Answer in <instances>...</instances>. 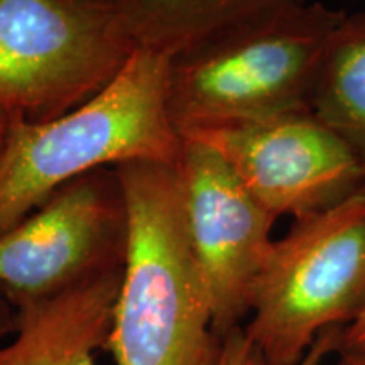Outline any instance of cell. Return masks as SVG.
Returning a JSON list of instances; mask_svg holds the SVG:
<instances>
[{
    "label": "cell",
    "instance_id": "obj_1",
    "mask_svg": "<svg viewBox=\"0 0 365 365\" xmlns=\"http://www.w3.org/2000/svg\"><path fill=\"white\" fill-rule=\"evenodd\" d=\"M129 242L107 346L117 365H218L223 339L191 244L178 163L115 166Z\"/></svg>",
    "mask_w": 365,
    "mask_h": 365
},
{
    "label": "cell",
    "instance_id": "obj_14",
    "mask_svg": "<svg viewBox=\"0 0 365 365\" xmlns=\"http://www.w3.org/2000/svg\"><path fill=\"white\" fill-rule=\"evenodd\" d=\"M340 349H365V308L341 331Z\"/></svg>",
    "mask_w": 365,
    "mask_h": 365
},
{
    "label": "cell",
    "instance_id": "obj_10",
    "mask_svg": "<svg viewBox=\"0 0 365 365\" xmlns=\"http://www.w3.org/2000/svg\"><path fill=\"white\" fill-rule=\"evenodd\" d=\"M312 0H115L137 48L176 56L213 36Z\"/></svg>",
    "mask_w": 365,
    "mask_h": 365
},
{
    "label": "cell",
    "instance_id": "obj_8",
    "mask_svg": "<svg viewBox=\"0 0 365 365\" xmlns=\"http://www.w3.org/2000/svg\"><path fill=\"white\" fill-rule=\"evenodd\" d=\"M178 173L190 239L212 296L213 328L223 339L250 314L277 218L202 143L182 139Z\"/></svg>",
    "mask_w": 365,
    "mask_h": 365
},
{
    "label": "cell",
    "instance_id": "obj_12",
    "mask_svg": "<svg viewBox=\"0 0 365 365\" xmlns=\"http://www.w3.org/2000/svg\"><path fill=\"white\" fill-rule=\"evenodd\" d=\"M341 331H344V328L341 327L330 328V330L323 331L317 339V341L309 346L307 355L301 359V362L298 365H322L331 354L339 352ZM249 365H269V364L264 360L262 355L254 349L252 359H250Z\"/></svg>",
    "mask_w": 365,
    "mask_h": 365
},
{
    "label": "cell",
    "instance_id": "obj_7",
    "mask_svg": "<svg viewBox=\"0 0 365 365\" xmlns=\"http://www.w3.org/2000/svg\"><path fill=\"white\" fill-rule=\"evenodd\" d=\"M182 139L215 150L276 218L319 212L365 185L352 150L312 108L202 127Z\"/></svg>",
    "mask_w": 365,
    "mask_h": 365
},
{
    "label": "cell",
    "instance_id": "obj_16",
    "mask_svg": "<svg viewBox=\"0 0 365 365\" xmlns=\"http://www.w3.org/2000/svg\"><path fill=\"white\" fill-rule=\"evenodd\" d=\"M333 365H365V349H340Z\"/></svg>",
    "mask_w": 365,
    "mask_h": 365
},
{
    "label": "cell",
    "instance_id": "obj_18",
    "mask_svg": "<svg viewBox=\"0 0 365 365\" xmlns=\"http://www.w3.org/2000/svg\"><path fill=\"white\" fill-rule=\"evenodd\" d=\"M100 2H107V4H113L115 0H100Z\"/></svg>",
    "mask_w": 365,
    "mask_h": 365
},
{
    "label": "cell",
    "instance_id": "obj_11",
    "mask_svg": "<svg viewBox=\"0 0 365 365\" xmlns=\"http://www.w3.org/2000/svg\"><path fill=\"white\" fill-rule=\"evenodd\" d=\"M312 112L344 140L365 171V9L345 16L331 34Z\"/></svg>",
    "mask_w": 365,
    "mask_h": 365
},
{
    "label": "cell",
    "instance_id": "obj_3",
    "mask_svg": "<svg viewBox=\"0 0 365 365\" xmlns=\"http://www.w3.org/2000/svg\"><path fill=\"white\" fill-rule=\"evenodd\" d=\"M345 16L312 0L170 58L168 110L180 135L223 122L312 108L323 56Z\"/></svg>",
    "mask_w": 365,
    "mask_h": 365
},
{
    "label": "cell",
    "instance_id": "obj_15",
    "mask_svg": "<svg viewBox=\"0 0 365 365\" xmlns=\"http://www.w3.org/2000/svg\"><path fill=\"white\" fill-rule=\"evenodd\" d=\"M16 308L12 307L6 293L0 289V336L16 331Z\"/></svg>",
    "mask_w": 365,
    "mask_h": 365
},
{
    "label": "cell",
    "instance_id": "obj_17",
    "mask_svg": "<svg viewBox=\"0 0 365 365\" xmlns=\"http://www.w3.org/2000/svg\"><path fill=\"white\" fill-rule=\"evenodd\" d=\"M9 124H11V115H9L7 112L0 110V156H2L4 144H6V137H7Z\"/></svg>",
    "mask_w": 365,
    "mask_h": 365
},
{
    "label": "cell",
    "instance_id": "obj_5",
    "mask_svg": "<svg viewBox=\"0 0 365 365\" xmlns=\"http://www.w3.org/2000/svg\"><path fill=\"white\" fill-rule=\"evenodd\" d=\"M137 51L113 4L0 0V110L53 120L108 86Z\"/></svg>",
    "mask_w": 365,
    "mask_h": 365
},
{
    "label": "cell",
    "instance_id": "obj_6",
    "mask_svg": "<svg viewBox=\"0 0 365 365\" xmlns=\"http://www.w3.org/2000/svg\"><path fill=\"white\" fill-rule=\"evenodd\" d=\"M129 212L117 168L68 182L0 237V289L12 307L124 269Z\"/></svg>",
    "mask_w": 365,
    "mask_h": 365
},
{
    "label": "cell",
    "instance_id": "obj_9",
    "mask_svg": "<svg viewBox=\"0 0 365 365\" xmlns=\"http://www.w3.org/2000/svg\"><path fill=\"white\" fill-rule=\"evenodd\" d=\"M122 274L16 304V339L0 346V365H95L110 336Z\"/></svg>",
    "mask_w": 365,
    "mask_h": 365
},
{
    "label": "cell",
    "instance_id": "obj_4",
    "mask_svg": "<svg viewBox=\"0 0 365 365\" xmlns=\"http://www.w3.org/2000/svg\"><path fill=\"white\" fill-rule=\"evenodd\" d=\"M365 308V185L341 202L293 218L254 291L244 327L269 365H298L319 335Z\"/></svg>",
    "mask_w": 365,
    "mask_h": 365
},
{
    "label": "cell",
    "instance_id": "obj_2",
    "mask_svg": "<svg viewBox=\"0 0 365 365\" xmlns=\"http://www.w3.org/2000/svg\"><path fill=\"white\" fill-rule=\"evenodd\" d=\"M170 56L137 48L110 85L65 115H11L0 156V237L68 182L134 161L175 164L182 137L168 110Z\"/></svg>",
    "mask_w": 365,
    "mask_h": 365
},
{
    "label": "cell",
    "instance_id": "obj_13",
    "mask_svg": "<svg viewBox=\"0 0 365 365\" xmlns=\"http://www.w3.org/2000/svg\"><path fill=\"white\" fill-rule=\"evenodd\" d=\"M254 354V345L245 335L244 328H235L223 336L222 355L218 365H249Z\"/></svg>",
    "mask_w": 365,
    "mask_h": 365
}]
</instances>
